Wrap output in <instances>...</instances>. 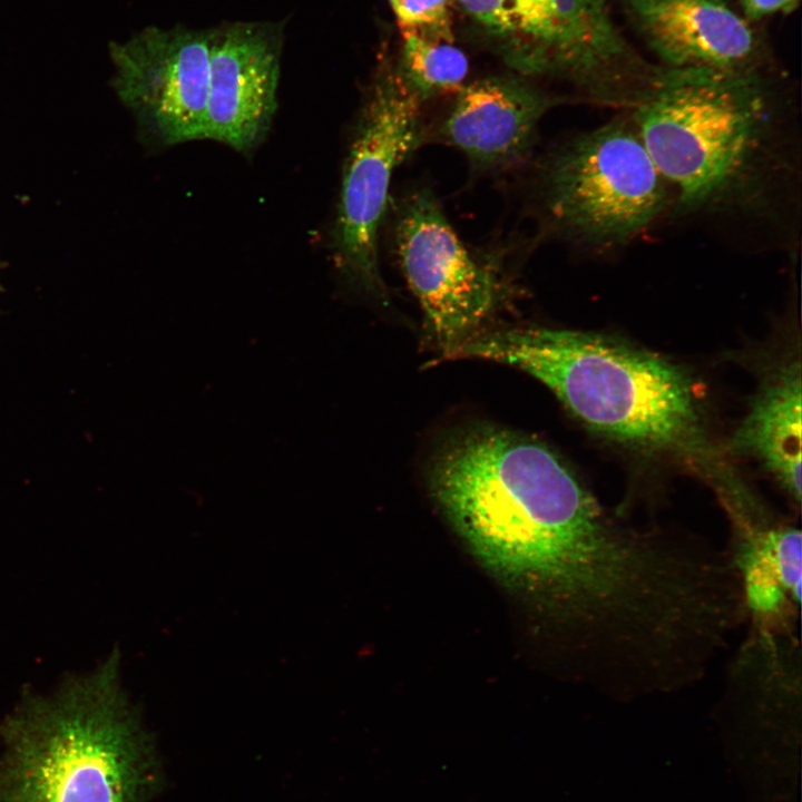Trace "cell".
Masks as SVG:
<instances>
[{
    "label": "cell",
    "instance_id": "cell-1",
    "mask_svg": "<svg viewBox=\"0 0 802 802\" xmlns=\"http://www.w3.org/2000/svg\"><path fill=\"white\" fill-rule=\"evenodd\" d=\"M629 115L678 213L760 211L792 178L788 117L755 70L661 68Z\"/></svg>",
    "mask_w": 802,
    "mask_h": 802
},
{
    "label": "cell",
    "instance_id": "cell-2",
    "mask_svg": "<svg viewBox=\"0 0 802 802\" xmlns=\"http://www.w3.org/2000/svg\"><path fill=\"white\" fill-rule=\"evenodd\" d=\"M0 802H143L149 740L111 654L49 695L26 694L0 725Z\"/></svg>",
    "mask_w": 802,
    "mask_h": 802
},
{
    "label": "cell",
    "instance_id": "cell-3",
    "mask_svg": "<svg viewBox=\"0 0 802 802\" xmlns=\"http://www.w3.org/2000/svg\"><path fill=\"white\" fill-rule=\"evenodd\" d=\"M515 366L539 380L583 422L651 449L698 451V418L673 364L594 333L547 327L481 331L446 359Z\"/></svg>",
    "mask_w": 802,
    "mask_h": 802
},
{
    "label": "cell",
    "instance_id": "cell-4",
    "mask_svg": "<svg viewBox=\"0 0 802 802\" xmlns=\"http://www.w3.org/2000/svg\"><path fill=\"white\" fill-rule=\"evenodd\" d=\"M538 187L550 232L588 250L630 243L673 206L671 188L629 114L548 154Z\"/></svg>",
    "mask_w": 802,
    "mask_h": 802
},
{
    "label": "cell",
    "instance_id": "cell-5",
    "mask_svg": "<svg viewBox=\"0 0 802 802\" xmlns=\"http://www.w3.org/2000/svg\"><path fill=\"white\" fill-rule=\"evenodd\" d=\"M522 76L551 75L608 106L633 108L657 69L625 45L606 0H454Z\"/></svg>",
    "mask_w": 802,
    "mask_h": 802
},
{
    "label": "cell",
    "instance_id": "cell-6",
    "mask_svg": "<svg viewBox=\"0 0 802 802\" xmlns=\"http://www.w3.org/2000/svg\"><path fill=\"white\" fill-rule=\"evenodd\" d=\"M421 102L382 58L349 147L332 235L333 262L354 288L384 301L379 235L395 169L424 140Z\"/></svg>",
    "mask_w": 802,
    "mask_h": 802
},
{
    "label": "cell",
    "instance_id": "cell-7",
    "mask_svg": "<svg viewBox=\"0 0 802 802\" xmlns=\"http://www.w3.org/2000/svg\"><path fill=\"white\" fill-rule=\"evenodd\" d=\"M393 236L401 271L446 359L481 332L509 286L490 257L462 243L429 186L401 197Z\"/></svg>",
    "mask_w": 802,
    "mask_h": 802
},
{
    "label": "cell",
    "instance_id": "cell-8",
    "mask_svg": "<svg viewBox=\"0 0 802 802\" xmlns=\"http://www.w3.org/2000/svg\"><path fill=\"white\" fill-rule=\"evenodd\" d=\"M123 101L167 145L202 139L209 77L208 30L149 27L110 45Z\"/></svg>",
    "mask_w": 802,
    "mask_h": 802
},
{
    "label": "cell",
    "instance_id": "cell-9",
    "mask_svg": "<svg viewBox=\"0 0 802 802\" xmlns=\"http://www.w3.org/2000/svg\"><path fill=\"white\" fill-rule=\"evenodd\" d=\"M731 528L727 552L739 576L749 626L796 627L802 535L726 471L711 479Z\"/></svg>",
    "mask_w": 802,
    "mask_h": 802
},
{
    "label": "cell",
    "instance_id": "cell-10",
    "mask_svg": "<svg viewBox=\"0 0 802 802\" xmlns=\"http://www.w3.org/2000/svg\"><path fill=\"white\" fill-rule=\"evenodd\" d=\"M209 77L202 139L246 151L267 130L276 109L282 29L236 22L208 30Z\"/></svg>",
    "mask_w": 802,
    "mask_h": 802
},
{
    "label": "cell",
    "instance_id": "cell-11",
    "mask_svg": "<svg viewBox=\"0 0 802 802\" xmlns=\"http://www.w3.org/2000/svg\"><path fill=\"white\" fill-rule=\"evenodd\" d=\"M456 94L436 135L481 172L522 160L535 143L540 120L556 105L554 98L512 76L479 79Z\"/></svg>",
    "mask_w": 802,
    "mask_h": 802
},
{
    "label": "cell",
    "instance_id": "cell-12",
    "mask_svg": "<svg viewBox=\"0 0 802 802\" xmlns=\"http://www.w3.org/2000/svg\"><path fill=\"white\" fill-rule=\"evenodd\" d=\"M651 49L673 69L754 70V37L723 0H628Z\"/></svg>",
    "mask_w": 802,
    "mask_h": 802
},
{
    "label": "cell",
    "instance_id": "cell-13",
    "mask_svg": "<svg viewBox=\"0 0 802 802\" xmlns=\"http://www.w3.org/2000/svg\"><path fill=\"white\" fill-rule=\"evenodd\" d=\"M801 368L792 363L756 394L734 436V447L755 457L796 507L801 502Z\"/></svg>",
    "mask_w": 802,
    "mask_h": 802
},
{
    "label": "cell",
    "instance_id": "cell-14",
    "mask_svg": "<svg viewBox=\"0 0 802 802\" xmlns=\"http://www.w3.org/2000/svg\"><path fill=\"white\" fill-rule=\"evenodd\" d=\"M402 48L397 71L422 104L457 92L468 75V59L453 45L451 29L399 27Z\"/></svg>",
    "mask_w": 802,
    "mask_h": 802
},
{
    "label": "cell",
    "instance_id": "cell-15",
    "mask_svg": "<svg viewBox=\"0 0 802 802\" xmlns=\"http://www.w3.org/2000/svg\"><path fill=\"white\" fill-rule=\"evenodd\" d=\"M399 27L451 29V0H389Z\"/></svg>",
    "mask_w": 802,
    "mask_h": 802
},
{
    "label": "cell",
    "instance_id": "cell-16",
    "mask_svg": "<svg viewBox=\"0 0 802 802\" xmlns=\"http://www.w3.org/2000/svg\"><path fill=\"white\" fill-rule=\"evenodd\" d=\"M799 0H740L743 10L751 19L792 9Z\"/></svg>",
    "mask_w": 802,
    "mask_h": 802
}]
</instances>
